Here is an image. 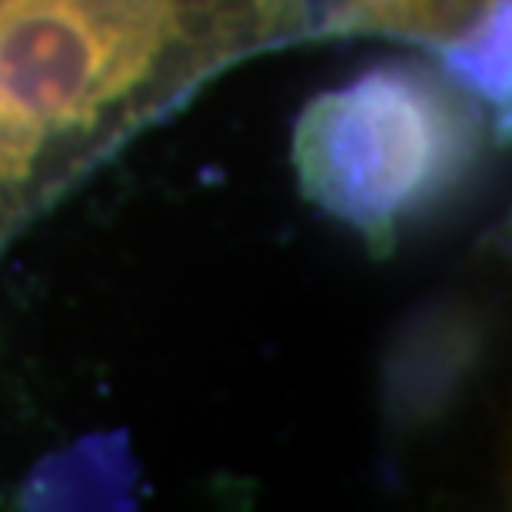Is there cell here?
<instances>
[{
	"mask_svg": "<svg viewBox=\"0 0 512 512\" xmlns=\"http://www.w3.org/2000/svg\"><path fill=\"white\" fill-rule=\"evenodd\" d=\"M240 50L197 0H0V227L54 143L127 127L160 74L180 84Z\"/></svg>",
	"mask_w": 512,
	"mask_h": 512,
	"instance_id": "6da1fadb",
	"label": "cell"
},
{
	"mask_svg": "<svg viewBox=\"0 0 512 512\" xmlns=\"http://www.w3.org/2000/svg\"><path fill=\"white\" fill-rule=\"evenodd\" d=\"M486 150V114L429 60L396 57L316 94L293 127L303 197L393 253L406 223L469 187Z\"/></svg>",
	"mask_w": 512,
	"mask_h": 512,
	"instance_id": "7a4b0ae2",
	"label": "cell"
},
{
	"mask_svg": "<svg viewBox=\"0 0 512 512\" xmlns=\"http://www.w3.org/2000/svg\"><path fill=\"white\" fill-rule=\"evenodd\" d=\"M483 350L473 306L436 300L399 323L383 360V406L389 423H433L463 393Z\"/></svg>",
	"mask_w": 512,
	"mask_h": 512,
	"instance_id": "3957f363",
	"label": "cell"
},
{
	"mask_svg": "<svg viewBox=\"0 0 512 512\" xmlns=\"http://www.w3.org/2000/svg\"><path fill=\"white\" fill-rule=\"evenodd\" d=\"M133 483H137V466L130 459L127 436H90L67 453L44 459L20 489V506L124 509L133 506Z\"/></svg>",
	"mask_w": 512,
	"mask_h": 512,
	"instance_id": "277c9868",
	"label": "cell"
},
{
	"mask_svg": "<svg viewBox=\"0 0 512 512\" xmlns=\"http://www.w3.org/2000/svg\"><path fill=\"white\" fill-rule=\"evenodd\" d=\"M446 74L489 107H509V0H493L456 40L443 44Z\"/></svg>",
	"mask_w": 512,
	"mask_h": 512,
	"instance_id": "5b68a950",
	"label": "cell"
}]
</instances>
